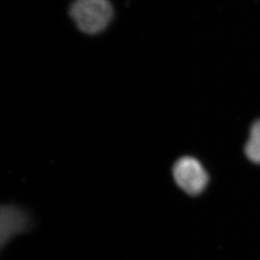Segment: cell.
Instances as JSON below:
<instances>
[{
	"label": "cell",
	"instance_id": "cell-1",
	"mask_svg": "<svg viewBox=\"0 0 260 260\" xmlns=\"http://www.w3.org/2000/svg\"><path fill=\"white\" fill-rule=\"evenodd\" d=\"M69 13L82 32L94 35L108 26L114 11L108 0H74Z\"/></svg>",
	"mask_w": 260,
	"mask_h": 260
},
{
	"label": "cell",
	"instance_id": "cell-2",
	"mask_svg": "<svg viewBox=\"0 0 260 260\" xmlns=\"http://www.w3.org/2000/svg\"><path fill=\"white\" fill-rule=\"evenodd\" d=\"M172 174L179 189L189 196H197L206 189L208 174L199 160L191 156H184L173 165Z\"/></svg>",
	"mask_w": 260,
	"mask_h": 260
},
{
	"label": "cell",
	"instance_id": "cell-3",
	"mask_svg": "<svg viewBox=\"0 0 260 260\" xmlns=\"http://www.w3.org/2000/svg\"><path fill=\"white\" fill-rule=\"evenodd\" d=\"M2 216H5V231L2 232V248L8 242L20 233H26L30 229L32 219L27 211L15 205H6L2 207Z\"/></svg>",
	"mask_w": 260,
	"mask_h": 260
},
{
	"label": "cell",
	"instance_id": "cell-4",
	"mask_svg": "<svg viewBox=\"0 0 260 260\" xmlns=\"http://www.w3.org/2000/svg\"><path fill=\"white\" fill-rule=\"evenodd\" d=\"M245 153L248 159L260 165V120L251 126L250 135L245 145Z\"/></svg>",
	"mask_w": 260,
	"mask_h": 260
}]
</instances>
